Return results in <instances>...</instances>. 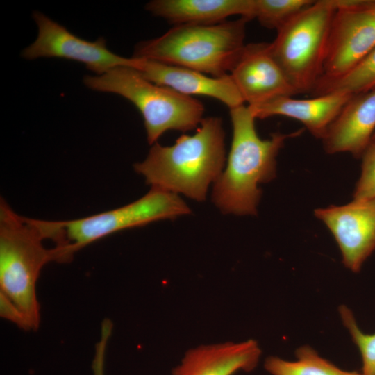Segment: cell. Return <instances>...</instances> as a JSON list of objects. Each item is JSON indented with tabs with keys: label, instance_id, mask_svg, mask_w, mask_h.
Returning a JSON list of instances; mask_svg holds the SVG:
<instances>
[{
	"label": "cell",
	"instance_id": "9a60e30c",
	"mask_svg": "<svg viewBox=\"0 0 375 375\" xmlns=\"http://www.w3.org/2000/svg\"><path fill=\"white\" fill-rule=\"evenodd\" d=\"M352 96L340 92L305 99L280 96L260 104L248 106L256 119L275 115L290 117L301 122L312 135L322 140L331 124Z\"/></svg>",
	"mask_w": 375,
	"mask_h": 375
},
{
	"label": "cell",
	"instance_id": "9c48e42d",
	"mask_svg": "<svg viewBox=\"0 0 375 375\" xmlns=\"http://www.w3.org/2000/svg\"><path fill=\"white\" fill-rule=\"evenodd\" d=\"M33 17L38 35L35 41L22 51L25 59L53 57L72 60L85 64L97 75L119 66L135 67L136 58L122 57L110 51L102 37L94 42L87 41L40 12H34Z\"/></svg>",
	"mask_w": 375,
	"mask_h": 375
},
{
	"label": "cell",
	"instance_id": "3957f363",
	"mask_svg": "<svg viewBox=\"0 0 375 375\" xmlns=\"http://www.w3.org/2000/svg\"><path fill=\"white\" fill-rule=\"evenodd\" d=\"M248 22L240 17L212 25L174 26L161 36L139 42L133 57L223 77L230 74L244 49Z\"/></svg>",
	"mask_w": 375,
	"mask_h": 375
},
{
	"label": "cell",
	"instance_id": "5b68a950",
	"mask_svg": "<svg viewBox=\"0 0 375 375\" xmlns=\"http://www.w3.org/2000/svg\"><path fill=\"white\" fill-rule=\"evenodd\" d=\"M83 82L92 90L117 94L133 103L142 115L149 144L156 143L167 131L194 129L203 119L205 108L200 101L156 84L131 67L85 76Z\"/></svg>",
	"mask_w": 375,
	"mask_h": 375
},
{
	"label": "cell",
	"instance_id": "277c9868",
	"mask_svg": "<svg viewBox=\"0 0 375 375\" xmlns=\"http://www.w3.org/2000/svg\"><path fill=\"white\" fill-rule=\"evenodd\" d=\"M35 219L17 214L0 201V292L26 318L31 330L40 321L36 285L43 267L58 262L54 248L47 249Z\"/></svg>",
	"mask_w": 375,
	"mask_h": 375
},
{
	"label": "cell",
	"instance_id": "8992f818",
	"mask_svg": "<svg viewBox=\"0 0 375 375\" xmlns=\"http://www.w3.org/2000/svg\"><path fill=\"white\" fill-rule=\"evenodd\" d=\"M190 212L177 194L151 188L142 197L118 208L76 219L43 220L42 226L46 239L69 262L77 251L107 235Z\"/></svg>",
	"mask_w": 375,
	"mask_h": 375
},
{
	"label": "cell",
	"instance_id": "7a4b0ae2",
	"mask_svg": "<svg viewBox=\"0 0 375 375\" xmlns=\"http://www.w3.org/2000/svg\"><path fill=\"white\" fill-rule=\"evenodd\" d=\"M233 139L226 169L215 182L212 201L224 213L257 214L262 191L260 183L276 174V156L285 141L301 133H274L269 139L258 135L255 119L244 104L230 109Z\"/></svg>",
	"mask_w": 375,
	"mask_h": 375
},
{
	"label": "cell",
	"instance_id": "ba28073f",
	"mask_svg": "<svg viewBox=\"0 0 375 375\" xmlns=\"http://www.w3.org/2000/svg\"><path fill=\"white\" fill-rule=\"evenodd\" d=\"M334 2L323 72L315 87L343 76L375 47V0Z\"/></svg>",
	"mask_w": 375,
	"mask_h": 375
},
{
	"label": "cell",
	"instance_id": "d6986e66",
	"mask_svg": "<svg viewBox=\"0 0 375 375\" xmlns=\"http://www.w3.org/2000/svg\"><path fill=\"white\" fill-rule=\"evenodd\" d=\"M310 0H254V19L276 31L313 3Z\"/></svg>",
	"mask_w": 375,
	"mask_h": 375
},
{
	"label": "cell",
	"instance_id": "52a82bcc",
	"mask_svg": "<svg viewBox=\"0 0 375 375\" xmlns=\"http://www.w3.org/2000/svg\"><path fill=\"white\" fill-rule=\"evenodd\" d=\"M334 0L314 1L277 31L271 53L297 93L312 92L324 67Z\"/></svg>",
	"mask_w": 375,
	"mask_h": 375
},
{
	"label": "cell",
	"instance_id": "ffe728a7",
	"mask_svg": "<svg viewBox=\"0 0 375 375\" xmlns=\"http://www.w3.org/2000/svg\"><path fill=\"white\" fill-rule=\"evenodd\" d=\"M339 313L360 351L362 363L361 373L362 375H375V333H364L359 328L352 311L346 306L339 307Z\"/></svg>",
	"mask_w": 375,
	"mask_h": 375
},
{
	"label": "cell",
	"instance_id": "7402d4cb",
	"mask_svg": "<svg viewBox=\"0 0 375 375\" xmlns=\"http://www.w3.org/2000/svg\"><path fill=\"white\" fill-rule=\"evenodd\" d=\"M112 328V325L110 322H104L102 323L101 338L96 344L95 354L92 362L93 375H104L105 353Z\"/></svg>",
	"mask_w": 375,
	"mask_h": 375
},
{
	"label": "cell",
	"instance_id": "6da1fadb",
	"mask_svg": "<svg viewBox=\"0 0 375 375\" xmlns=\"http://www.w3.org/2000/svg\"><path fill=\"white\" fill-rule=\"evenodd\" d=\"M225 133L219 117L203 118L192 135H181L172 146L153 144L144 160L134 165L151 188L205 200L208 188L222 172Z\"/></svg>",
	"mask_w": 375,
	"mask_h": 375
},
{
	"label": "cell",
	"instance_id": "4fadbf2b",
	"mask_svg": "<svg viewBox=\"0 0 375 375\" xmlns=\"http://www.w3.org/2000/svg\"><path fill=\"white\" fill-rule=\"evenodd\" d=\"M375 132V88L353 95L323 138L326 153L362 157Z\"/></svg>",
	"mask_w": 375,
	"mask_h": 375
},
{
	"label": "cell",
	"instance_id": "e0dca14e",
	"mask_svg": "<svg viewBox=\"0 0 375 375\" xmlns=\"http://www.w3.org/2000/svg\"><path fill=\"white\" fill-rule=\"evenodd\" d=\"M295 357V360H287L269 356L265 359L264 368L271 375H362L361 372L340 369L320 356L309 345L298 348Z\"/></svg>",
	"mask_w": 375,
	"mask_h": 375
},
{
	"label": "cell",
	"instance_id": "5bb4252c",
	"mask_svg": "<svg viewBox=\"0 0 375 375\" xmlns=\"http://www.w3.org/2000/svg\"><path fill=\"white\" fill-rule=\"evenodd\" d=\"M261 349L252 339L240 342L201 345L188 350L172 375H233L251 372L258 364Z\"/></svg>",
	"mask_w": 375,
	"mask_h": 375
},
{
	"label": "cell",
	"instance_id": "44dd1931",
	"mask_svg": "<svg viewBox=\"0 0 375 375\" xmlns=\"http://www.w3.org/2000/svg\"><path fill=\"white\" fill-rule=\"evenodd\" d=\"M362 158L361 174L353 192V198L375 199V143H370Z\"/></svg>",
	"mask_w": 375,
	"mask_h": 375
},
{
	"label": "cell",
	"instance_id": "cb8c5ba5",
	"mask_svg": "<svg viewBox=\"0 0 375 375\" xmlns=\"http://www.w3.org/2000/svg\"><path fill=\"white\" fill-rule=\"evenodd\" d=\"M372 142L375 143V132H374V135H373V136H372Z\"/></svg>",
	"mask_w": 375,
	"mask_h": 375
},
{
	"label": "cell",
	"instance_id": "7c38bea8",
	"mask_svg": "<svg viewBox=\"0 0 375 375\" xmlns=\"http://www.w3.org/2000/svg\"><path fill=\"white\" fill-rule=\"evenodd\" d=\"M136 59L134 68L156 84L188 96L203 95L216 99L229 109L244 103L230 74L219 78L212 77L183 67L147 59Z\"/></svg>",
	"mask_w": 375,
	"mask_h": 375
},
{
	"label": "cell",
	"instance_id": "8fae6325",
	"mask_svg": "<svg viewBox=\"0 0 375 375\" xmlns=\"http://www.w3.org/2000/svg\"><path fill=\"white\" fill-rule=\"evenodd\" d=\"M230 76L248 106L298 94L273 57L269 42L245 44Z\"/></svg>",
	"mask_w": 375,
	"mask_h": 375
},
{
	"label": "cell",
	"instance_id": "603a6c76",
	"mask_svg": "<svg viewBox=\"0 0 375 375\" xmlns=\"http://www.w3.org/2000/svg\"><path fill=\"white\" fill-rule=\"evenodd\" d=\"M0 314L3 318L8 319L24 330H31L30 325L21 310L6 296L0 292Z\"/></svg>",
	"mask_w": 375,
	"mask_h": 375
},
{
	"label": "cell",
	"instance_id": "ac0fdd59",
	"mask_svg": "<svg viewBox=\"0 0 375 375\" xmlns=\"http://www.w3.org/2000/svg\"><path fill=\"white\" fill-rule=\"evenodd\" d=\"M374 88L375 47L343 76L317 85L311 92L315 97L338 92L355 95L367 92Z\"/></svg>",
	"mask_w": 375,
	"mask_h": 375
},
{
	"label": "cell",
	"instance_id": "30bf717a",
	"mask_svg": "<svg viewBox=\"0 0 375 375\" xmlns=\"http://www.w3.org/2000/svg\"><path fill=\"white\" fill-rule=\"evenodd\" d=\"M334 236L344 266L358 272L375 250V199L315 210Z\"/></svg>",
	"mask_w": 375,
	"mask_h": 375
},
{
	"label": "cell",
	"instance_id": "2e32d148",
	"mask_svg": "<svg viewBox=\"0 0 375 375\" xmlns=\"http://www.w3.org/2000/svg\"><path fill=\"white\" fill-rule=\"evenodd\" d=\"M146 9L174 26L216 24L233 15L254 19V0H154Z\"/></svg>",
	"mask_w": 375,
	"mask_h": 375
}]
</instances>
